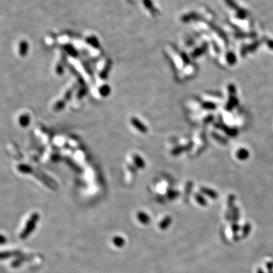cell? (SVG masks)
I'll return each mask as SVG.
<instances>
[{
	"label": "cell",
	"mask_w": 273,
	"mask_h": 273,
	"mask_svg": "<svg viewBox=\"0 0 273 273\" xmlns=\"http://www.w3.org/2000/svg\"><path fill=\"white\" fill-rule=\"evenodd\" d=\"M39 218H40V216H39L37 213H34L32 215H31L30 219L27 221L25 228L23 230V231L21 232V235H20L21 239L22 240L26 239L29 235H30V234L33 231H34L35 227H36V224L38 222Z\"/></svg>",
	"instance_id": "obj_1"
},
{
	"label": "cell",
	"mask_w": 273,
	"mask_h": 273,
	"mask_svg": "<svg viewBox=\"0 0 273 273\" xmlns=\"http://www.w3.org/2000/svg\"><path fill=\"white\" fill-rule=\"evenodd\" d=\"M137 218L142 223H148L149 222V218L147 216V215H146L144 213H138Z\"/></svg>",
	"instance_id": "obj_2"
},
{
	"label": "cell",
	"mask_w": 273,
	"mask_h": 273,
	"mask_svg": "<svg viewBox=\"0 0 273 273\" xmlns=\"http://www.w3.org/2000/svg\"><path fill=\"white\" fill-rule=\"evenodd\" d=\"M237 156L241 159H246L248 156V152L244 149H240L237 153Z\"/></svg>",
	"instance_id": "obj_3"
},
{
	"label": "cell",
	"mask_w": 273,
	"mask_h": 273,
	"mask_svg": "<svg viewBox=\"0 0 273 273\" xmlns=\"http://www.w3.org/2000/svg\"><path fill=\"white\" fill-rule=\"evenodd\" d=\"M113 242L117 247H122L125 244V241L122 237H115L113 240Z\"/></svg>",
	"instance_id": "obj_4"
},
{
	"label": "cell",
	"mask_w": 273,
	"mask_h": 273,
	"mask_svg": "<svg viewBox=\"0 0 273 273\" xmlns=\"http://www.w3.org/2000/svg\"><path fill=\"white\" fill-rule=\"evenodd\" d=\"M226 2L227 4L229 5L231 8L235 9V10H237V12H239V11L241 10V8H239L238 7H237V5H236V3L233 1V0H226Z\"/></svg>",
	"instance_id": "obj_5"
},
{
	"label": "cell",
	"mask_w": 273,
	"mask_h": 273,
	"mask_svg": "<svg viewBox=\"0 0 273 273\" xmlns=\"http://www.w3.org/2000/svg\"><path fill=\"white\" fill-rule=\"evenodd\" d=\"M171 222V219H169V218H166V219H165V220H164L163 222L161 223V225H160V227H161V228L163 229V228H167V226H169V222Z\"/></svg>",
	"instance_id": "obj_6"
},
{
	"label": "cell",
	"mask_w": 273,
	"mask_h": 273,
	"mask_svg": "<svg viewBox=\"0 0 273 273\" xmlns=\"http://www.w3.org/2000/svg\"><path fill=\"white\" fill-rule=\"evenodd\" d=\"M12 253H1V254H0V258H1V259L8 258L9 256H12Z\"/></svg>",
	"instance_id": "obj_7"
},
{
	"label": "cell",
	"mask_w": 273,
	"mask_h": 273,
	"mask_svg": "<svg viewBox=\"0 0 273 273\" xmlns=\"http://www.w3.org/2000/svg\"><path fill=\"white\" fill-rule=\"evenodd\" d=\"M7 241V239L5 238L3 235H0V244H4Z\"/></svg>",
	"instance_id": "obj_8"
},
{
	"label": "cell",
	"mask_w": 273,
	"mask_h": 273,
	"mask_svg": "<svg viewBox=\"0 0 273 273\" xmlns=\"http://www.w3.org/2000/svg\"><path fill=\"white\" fill-rule=\"evenodd\" d=\"M229 56H230V58H229V59H228V61H229V62H231V63H232V62H235V56H234V55L232 54V53H231V54H229Z\"/></svg>",
	"instance_id": "obj_9"
},
{
	"label": "cell",
	"mask_w": 273,
	"mask_h": 273,
	"mask_svg": "<svg viewBox=\"0 0 273 273\" xmlns=\"http://www.w3.org/2000/svg\"><path fill=\"white\" fill-rule=\"evenodd\" d=\"M268 45L269 47L272 48L273 49V41H271V40H268Z\"/></svg>",
	"instance_id": "obj_10"
}]
</instances>
